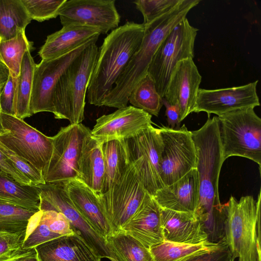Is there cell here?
I'll list each match as a JSON object with an SVG mask.
<instances>
[{
    "mask_svg": "<svg viewBox=\"0 0 261 261\" xmlns=\"http://www.w3.org/2000/svg\"><path fill=\"white\" fill-rule=\"evenodd\" d=\"M105 243L111 261H154L149 249L123 232L108 236Z\"/></svg>",
    "mask_w": 261,
    "mask_h": 261,
    "instance_id": "cell-25",
    "label": "cell"
},
{
    "mask_svg": "<svg viewBox=\"0 0 261 261\" xmlns=\"http://www.w3.org/2000/svg\"><path fill=\"white\" fill-rule=\"evenodd\" d=\"M101 149L105 167V179L101 193H103L120 178L128 164L121 140L102 142Z\"/></svg>",
    "mask_w": 261,
    "mask_h": 261,
    "instance_id": "cell-29",
    "label": "cell"
},
{
    "mask_svg": "<svg viewBox=\"0 0 261 261\" xmlns=\"http://www.w3.org/2000/svg\"><path fill=\"white\" fill-rule=\"evenodd\" d=\"M162 99L153 81L147 74L134 88L128 102L133 107L158 117L163 106Z\"/></svg>",
    "mask_w": 261,
    "mask_h": 261,
    "instance_id": "cell-31",
    "label": "cell"
},
{
    "mask_svg": "<svg viewBox=\"0 0 261 261\" xmlns=\"http://www.w3.org/2000/svg\"><path fill=\"white\" fill-rule=\"evenodd\" d=\"M41 211V220L47 225L52 232L61 236L75 233L62 213L55 211Z\"/></svg>",
    "mask_w": 261,
    "mask_h": 261,
    "instance_id": "cell-39",
    "label": "cell"
},
{
    "mask_svg": "<svg viewBox=\"0 0 261 261\" xmlns=\"http://www.w3.org/2000/svg\"><path fill=\"white\" fill-rule=\"evenodd\" d=\"M199 176L193 169L152 196L162 208L194 214L198 200Z\"/></svg>",
    "mask_w": 261,
    "mask_h": 261,
    "instance_id": "cell-19",
    "label": "cell"
},
{
    "mask_svg": "<svg viewBox=\"0 0 261 261\" xmlns=\"http://www.w3.org/2000/svg\"><path fill=\"white\" fill-rule=\"evenodd\" d=\"M33 44V42L28 39L25 30L12 39H0V62L8 68L13 77L19 76L24 53L28 50L32 51L34 49Z\"/></svg>",
    "mask_w": 261,
    "mask_h": 261,
    "instance_id": "cell-30",
    "label": "cell"
},
{
    "mask_svg": "<svg viewBox=\"0 0 261 261\" xmlns=\"http://www.w3.org/2000/svg\"><path fill=\"white\" fill-rule=\"evenodd\" d=\"M36 66L31 51H27L23 57L19 75L17 79L14 104L15 116L22 120L32 116L30 110V101Z\"/></svg>",
    "mask_w": 261,
    "mask_h": 261,
    "instance_id": "cell-28",
    "label": "cell"
},
{
    "mask_svg": "<svg viewBox=\"0 0 261 261\" xmlns=\"http://www.w3.org/2000/svg\"><path fill=\"white\" fill-rule=\"evenodd\" d=\"M0 174L23 185L34 186L33 183L14 166L0 150Z\"/></svg>",
    "mask_w": 261,
    "mask_h": 261,
    "instance_id": "cell-41",
    "label": "cell"
},
{
    "mask_svg": "<svg viewBox=\"0 0 261 261\" xmlns=\"http://www.w3.org/2000/svg\"><path fill=\"white\" fill-rule=\"evenodd\" d=\"M0 150L8 158L15 168L34 185L44 184L42 173L32 164L11 150L0 141Z\"/></svg>",
    "mask_w": 261,
    "mask_h": 261,
    "instance_id": "cell-37",
    "label": "cell"
},
{
    "mask_svg": "<svg viewBox=\"0 0 261 261\" xmlns=\"http://www.w3.org/2000/svg\"><path fill=\"white\" fill-rule=\"evenodd\" d=\"M5 132V130L3 128L1 122V109H0V135H2Z\"/></svg>",
    "mask_w": 261,
    "mask_h": 261,
    "instance_id": "cell-47",
    "label": "cell"
},
{
    "mask_svg": "<svg viewBox=\"0 0 261 261\" xmlns=\"http://www.w3.org/2000/svg\"><path fill=\"white\" fill-rule=\"evenodd\" d=\"M100 34L93 28L77 25L63 26L61 30L47 36L38 55L42 60L57 58L99 37Z\"/></svg>",
    "mask_w": 261,
    "mask_h": 261,
    "instance_id": "cell-22",
    "label": "cell"
},
{
    "mask_svg": "<svg viewBox=\"0 0 261 261\" xmlns=\"http://www.w3.org/2000/svg\"><path fill=\"white\" fill-rule=\"evenodd\" d=\"M35 248L23 249L22 248L15 251L4 254L0 256V261H14L18 258L36 253Z\"/></svg>",
    "mask_w": 261,
    "mask_h": 261,
    "instance_id": "cell-44",
    "label": "cell"
},
{
    "mask_svg": "<svg viewBox=\"0 0 261 261\" xmlns=\"http://www.w3.org/2000/svg\"><path fill=\"white\" fill-rule=\"evenodd\" d=\"M68 194L81 215L105 239L112 234L110 226L93 191L78 179L64 182Z\"/></svg>",
    "mask_w": 261,
    "mask_h": 261,
    "instance_id": "cell-23",
    "label": "cell"
},
{
    "mask_svg": "<svg viewBox=\"0 0 261 261\" xmlns=\"http://www.w3.org/2000/svg\"><path fill=\"white\" fill-rule=\"evenodd\" d=\"M201 79L192 58L178 62L171 75L164 97L179 106L181 121L193 112Z\"/></svg>",
    "mask_w": 261,
    "mask_h": 261,
    "instance_id": "cell-17",
    "label": "cell"
},
{
    "mask_svg": "<svg viewBox=\"0 0 261 261\" xmlns=\"http://www.w3.org/2000/svg\"><path fill=\"white\" fill-rule=\"evenodd\" d=\"M91 132L85 138L79 160V180L96 194L101 193L105 173L101 144Z\"/></svg>",
    "mask_w": 261,
    "mask_h": 261,
    "instance_id": "cell-24",
    "label": "cell"
},
{
    "mask_svg": "<svg viewBox=\"0 0 261 261\" xmlns=\"http://www.w3.org/2000/svg\"><path fill=\"white\" fill-rule=\"evenodd\" d=\"M161 208L164 241L188 245L208 242L203 225L194 214Z\"/></svg>",
    "mask_w": 261,
    "mask_h": 261,
    "instance_id": "cell-20",
    "label": "cell"
},
{
    "mask_svg": "<svg viewBox=\"0 0 261 261\" xmlns=\"http://www.w3.org/2000/svg\"><path fill=\"white\" fill-rule=\"evenodd\" d=\"M128 164H132L145 189L153 196L165 186L160 175L163 141L152 125L134 136L121 139Z\"/></svg>",
    "mask_w": 261,
    "mask_h": 261,
    "instance_id": "cell-8",
    "label": "cell"
},
{
    "mask_svg": "<svg viewBox=\"0 0 261 261\" xmlns=\"http://www.w3.org/2000/svg\"><path fill=\"white\" fill-rule=\"evenodd\" d=\"M66 0H21L32 20L42 22L56 18Z\"/></svg>",
    "mask_w": 261,
    "mask_h": 261,
    "instance_id": "cell-35",
    "label": "cell"
},
{
    "mask_svg": "<svg viewBox=\"0 0 261 261\" xmlns=\"http://www.w3.org/2000/svg\"><path fill=\"white\" fill-rule=\"evenodd\" d=\"M198 31L186 18L170 32L152 57L147 74L162 98L177 63L187 58L193 59Z\"/></svg>",
    "mask_w": 261,
    "mask_h": 261,
    "instance_id": "cell-7",
    "label": "cell"
},
{
    "mask_svg": "<svg viewBox=\"0 0 261 261\" xmlns=\"http://www.w3.org/2000/svg\"><path fill=\"white\" fill-rule=\"evenodd\" d=\"M148 195L134 167L130 164L107 191L96 194L111 234L121 230Z\"/></svg>",
    "mask_w": 261,
    "mask_h": 261,
    "instance_id": "cell-6",
    "label": "cell"
},
{
    "mask_svg": "<svg viewBox=\"0 0 261 261\" xmlns=\"http://www.w3.org/2000/svg\"><path fill=\"white\" fill-rule=\"evenodd\" d=\"M218 244L207 242L188 245L163 241L150 247L149 250L154 261H180L195 253L214 248Z\"/></svg>",
    "mask_w": 261,
    "mask_h": 261,
    "instance_id": "cell-32",
    "label": "cell"
},
{
    "mask_svg": "<svg viewBox=\"0 0 261 261\" xmlns=\"http://www.w3.org/2000/svg\"><path fill=\"white\" fill-rule=\"evenodd\" d=\"M161 209L152 197L148 195L120 231L132 237L149 249L164 241Z\"/></svg>",
    "mask_w": 261,
    "mask_h": 261,
    "instance_id": "cell-18",
    "label": "cell"
},
{
    "mask_svg": "<svg viewBox=\"0 0 261 261\" xmlns=\"http://www.w3.org/2000/svg\"><path fill=\"white\" fill-rule=\"evenodd\" d=\"M41 211L35 213L28 228L22 248L32 249L62 236L52 232L40 219Z\"/></svg>",
    "mask_w": 261,
    "mask_h": 261,
    "instance_id": "cell-34",
    "label": "cell"
},
{
    "mask_svg": "<svg viewBox=\"0 0 261 261\" xmlns=\"http://www.w3.org/2000/svg\"><path fill=\"white\" fill-rule=\"evenodd\" d=\"M40 193L37 185H23L0 174V202L37 212L40 210Z\"/></svg>",
    "mask_w": 261,
    "mask_h": 261,
    "instance_id": "cell-26",
    "label": "cell"
},
{
    "mask_svg": "<svg viewBox=\"0 0 261 261\" xmlns=\"http://www.w3.org/2000/svg\"><path fill=\"white\" fill-rule=\"evenodd\" d=\"M260 198L242 196L237 200L231 196L224 204V240L232 258L238 261H261Z\"/></svg>",
    "mask_w": 261,
    "mask_h": 261,
    "instance_id": "cell-3",
    "label": "cell"
},
{
    "mask_svg": "<svg viewBox=\"0 0 261 261\" xmlns=\"http://www.w3.org/2000/svg\"><path fill=\"white\" fill-rule=\"evenodd\" d=\"M144 30L143 23L127 21L105 38L87 88L90 104L103 106L106 97L139 49Z\"/></svg>",
    "mask_w": 261,
    "mask_h": 261,
    "instance_id": "cell-2",
    "label": "cell"
},
{
    "mask_svg": "<svg viewBox=\"0 0 261 261\" xmlns=\"http://www.w3.org/2000/svg\"><path fill=\"white\" fill-rule=\"evenodd\" d=\"M5 132L0 141L7 148L26 160L43 174L51 158L52 137H48L15 116L1 112Z\"/></svg>",
    "mask_w": 261,
    "mask_h": 261,
    "instance_id": "cell-9",
    "label": "cell"
},
{
    "mask_svg": "<svg viewBox=\"0 0 261 261\" xmlns=\"http://www.w3.org/2000/svg\"><path fill=\"white\" fill-rule=\"evenodd\" d=\"M181 0H137L133 3L143 17V24H148L169 12Z\"/></svg>",
    "mask_w": 261,
    "mask_h": 261,
    "instance_id": "cell-36",
    "label": "cell"
},
{
    "mask_svg": "<svg viewBox=\"0 0 261 261\" xmlns=\"http://www.w3.org/2000/svg\"><path fill=\"white\" fill-rule=\"evenodd\" d=\"M151 117L141 109L127 106L98 118L91 134L99 142L129 138L152 125Z\"/></svg>",
    "mask_w": 261,
    "mask_h": 261,
    "instance_id": "cell-16",
    "label": "cell"
},
{
    "mask_svg": "<svg viewBox=\"0 0 261 261\" xmlns=\"http://www.w3.org/2000/svg\"><path fill=\"white\" fill-rule=\"evenodd\" d=\"M14 261H38L36 253L29 256L18 258Z\"/></svg>",
    "mask_w": 261,
    "mask_h": 261,
    "instance_id": "cell-46",
    "label": "cell"
},
{
    "mask_svg": "<svg viewBox=\"0 0 261 261\" xmlns=\"http://www.w3.org/2000/svg\"><path fill=\"white\" fill-rule=\"evenodd\" d=\"M163 105L166 108L165 116L168 125L172 128L179 127L180 123V110L177 105L170 103L164 97L162 98Z\"/></svg>",
    "mask_w": 261,
    "mask_h": 261,
    "instance_id": "cell-43",
    "label": "cell"
},
{
    "mask_svg": "<svg viewBox=\"0 0 261 261\" xmlns=\"http://www.w3.org/2000/svg\"><path fill=\"white\" fill-rule=\"evenodd\" d=\"M31 20L21 0H0L1 40L14 38Z\"/></svg>",
    "mask_w": 261,
    "mask_h": 261,
    "instance_id": "cell-27",
    "label": "cell"
},
{
    "mask_svg": "<svg viewBox=\"0 0 261 261\" xmlns=\"http://www.w3.org/2000/svg\"><path fill=\"white\" fill-rule=\"evenodd\" d=\"M258 80L246 85L218 89L199 88L193 112H206L218 116L237 110L259 106Z\"/></svg>",
    "mask_w": 261,
    "mask_h": 261,
    "instance_id": "cell-15",
    "label": "cell"
},
{
    "mask_svg": "<svg viewBox=\"0 0 261 261\" xmlns=\"http://www.w3.org/2000/svg\"><path fill=\"white\" fill-rule=\"evenodd\" d=\"M82 123L62 127L52 137V155L43 174L46 183L65 182L79 179V160L84 140L91 132Z\"/></svg>",
    "mask_w": 261,
    "mask_h": 261,
    "instance_id": "cell-10",
    "label": "cell"
},
{
    "mask_svg": "<svg viewBox=\"0 0 261 261\" xmlns=\"http://www.w3.org/2000/svg\"><path fill=\"white\" fill-rule=\"evenodd\" d=\"M222 156L250 159L261 166V119L254 108L231 111L217 116Z\"/></svg>",
    "mask_w": 261,
    "mask_h": 261,
    "instance_id": "cell-5",
    "label": "cell"
},
{
    "mask_svg": "<svg viewBox=\"0 0 261 261\" xmlns=\"http://www.w3.org/2000/svg\"><path fill=\"white\" fill-rule=\"evenodd\" d=\"M96 42H91L58 80L52 96L55 118L67 119L70 124L84 120L87 88L98 53Z\"/></svg>",
    "mask_w": 261,
    "mask_h": 261,
    "instance_id": "cell-4",
    "label": "cell"
},
{
    "mask_svg": "<svg viewBox=\"0 0 261 261\" xmlns=\"http://www.w3.org/2000/svg\"><path fill=\"white\" fill-rule=\"evenodd\" d=\"M17 78L10 73L8 80L0 93L1 112L15 116L14 98Z\"/></svg>",
    "mask_w": 261,
    "mask_h": 261,
    "instance_id": "cell-40",
    "label": "cell"
},
{
    "mask_svg": "<svg viewBox=\"0 0 261 261\" xmlns=\"http://www.w3.org/2000/svg\"><path fill=\"white\" fill-rule=\"evenodd\" d=\"M224 240L214 248L191 254L180 261H234Z\"/></svg>",
    "mask_w": 261,
    "mask_h": 261,
    "instance_id": "cell-38",
    "label": "cell"
},
{
    "mask_svg": "<svg viewBox=\"0 0 261 261\" xmlns=\"http://www.w3.org/2000/svg\"><path fill=\"white\" fill-rule=\"evenodd\" d=\"M96 37L75 49L60 57L42 60L35 67L30 101V110L33 114L43 112L53 113L52 96L55 86L69 66Z\"/></svg>",
    "mask_w": 261,
    "mask_h": 261,
    "instance_id": "cell-13",
    "label": "cell"
},
{
    "mask_svg": "<svg viewBox=\"0 0 261 261\" xmlns=\"http://www.w3.org/2000/svg\"><path fill=\"white\" fill-rule=\"evenodd\" d=\"M191 133L199 176L198 200L194 215L203 225L208 241L218 243L224 240L225 210L219 199L218 182L225 161L217 116L208 118L201 127Z\"/></svg>",
    "mask_w": 261,
    "mask_h": 261,
    "instance_id": "cell-1",
    "label": "cell"
},
{
    "mask_svg": "<svg viewBox=\"0 0 261 261\" xmlns=\"http://www.w3.org/2000/svg\"><path fill=\"white\" fill-rule=\"evenodd\" d=\"M9 74L8 68L0 62V93L8 80Z\"/></svg>",
    "mask_w": 261,
    "mask_h": 261,
    "instance_id": "cell-45",
    "label": "cell"
},
{
    "mask_svg": "<svg viewBox=\"0 0 261 261\" xmlns=\"http://www.w3.org/2000/svg\"><path fill=\"white\" fill-rule=\"evenodd\" d=\"M59 16L63 27H88L102 34L118 28L120 21L115 0H66Z\"/></svg>",
    "mask_w": 261,
    "mask_h": 261,
    "instance_id": "cell-14",
    "label": "cell"
},
{
    "mask_svg": "<svg viewBox=\"0 0 261 261\" xmlns=\"http://www.w3.org/2000/svg\"><path fill=\"white\" fill-rule=\"evenodd\" d=\"M159 129L163 141L160 175L165 187L196 168L197 152L192 133L185 125Z\"/></svg>",
    "mask_w": 261,
    "mask_h": 261,
    "instance_id": "cell-11",
    "label": "cell"
},
{
    "mask_svg": "<svg viewBox=\"0 0 261 261\" xmlns=\"http://www.w3.org/2000/svg\"><path fill=\"white\" fill-rule=\"evenodd\" d=\"M41 190L40 209L62 213L73 231L102 258L109 254L104 238L97 232L81 215L70 198L64 182L45 183L38 185Z\"/></svg>",
    "mask_w": 261,
    "mask_h": 261,
    "instance_id": "cell-12",
    "label": "cell"
},
{
    "mask_svg": "<svg viewBox=\"0 0 261 261\" xmlns=\"http://www.w3.org/2000/svg\"><path fill=\"white\" fill-rule=\"evenodd\" d=\"M38 261H101L78 234L62 236L36 247Z\"/></svg>",
    "mask_w": 261,
    "mask_h": 261,
    "instance_id": "cell-21",
    "label": "cell"
},
{
    "mask_svg": "<svg viewBox=\"0 0 261 261\" xmlns=\"http://www.w3.org/2000/svg\"><path fill=\"white\" fill-rule=\"evenodd\" d=\"M35 213L17 205L0 202V232L13 234L27 233Z\"/></svg>",
    "mask_w": 261,
    "mask_h": 261,
    "instance_id": "cell-33",
    "label": "cell"
},
{
    "mask_svg": "<svg viewBox=\"0 0 261 261\" xmlns=\"http://www.w3.org/2000/svg\"><path fill=\"white\" fill-rule=\"evenodd\" d=\"M26 233L13 234L0 232V256L22 248Z\"/></svg>",
    "mask_w": 261,
    "mask_h": 261,
    "instance_id": "cell-42",
    "label": "cell"
}]
</instances>
